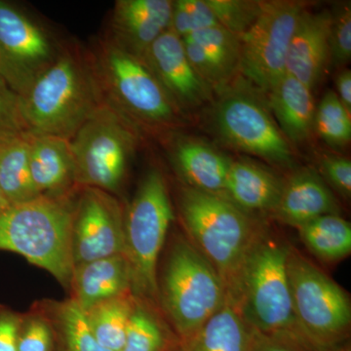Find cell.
<instances>
[{
	"label": "cell",
	"instance_id": "6da1fadb",
	"mask_svg": "<svg viewBox=\"0 0 351 351\" xmlns=\"http://www.w3.org/2000/svg\"><path fill=\"white\" fill-rule=\"evenodd\" d=\"M180 212L193 246L214 267L232 302L249 254L267 230L225 195L186 186Z\"/></svg>",
	"mask_w": 351,
	"mask_h": 351
},
{
	"label": "cell",
	"instance_id": "7a4b0ae2",
	"mask_svg": "<svg viewBox=\"0 0 351 351\" xmlns=\"http://www.w3.org/2000/svg\"><path fill=\"white\" fill-rule=\"evenodd\" d=\"M104 103L92 59L73 50L60 51L21 96L27 133L68 140Z\"/></svg>",
	"mask_w": 351,
	"mask_h": 351
},
{
	"label": "cell",
	"instance_id": "3957f363",
	"mask_svg": "<svg viewBox=\"0 0 351 351\" xmlns=\"http://www.w3.org/2000/svg\"><path fill=\"white\" fill-rule=\"evenodd\" d=\"M75 203L69 195H41L0 212V251L22 256L69 289L73 274Z\"/></svg>",
	"mask_w": 351,
	"mask_h": 351
},
{
	"label": "cell",
	"instance_id": "277c9868",
	"mask_svg": "<svg viewBox=\"0 0 351 351\" xmlns=\"http://www.w3.org/2000/svg\"><path fill=\"white\" fill-rule=\"evenodd\" d=\"M289 248L265 233L249 254L230 302L254 331L294 339L307 350L291 295Z\"/></svg>",
	"mask_w": 351,
	"mask_h": 351
},
{
	"label": "cell",
	"instance_id": "5b68a950",
	"mask_svg": "<svg viewBox=\"0 0 351 351\" xmlns=\"http://www.w3.org/2000/svg\"><path fill=\"white\" fill-rule=\"evenodd\" d=\"M158 301L180 341L200 329L228 302L214 267L191 242L173 245L158 283Z\"/></svg>",
	"mask_w": 351,
	"mask_h": 351
},
{
	"label": "cell",
	"instance_id": "8992f818",
	"mask_svg": "<svg viewBox=\"0 0 351 351\" xmlns=\"http://www.w3.org/2000/svg\"><path fill=\"white\" fill-rule=\"evenodd\" d=\"M172 204L162 173L147 172L124 215L125 253L131 269L132 294L158 306L157 263L173 221Z\"/></svg>",
	"mask_w": 351,
	"mask_h": 351
},
{
	"label": "cell",
	"instance_id": "52a82bcc",
	"mask_svg": "<svg viewBox=\"0 0 351 351\" xmlns=\"http://www.w3.org/2000/svg\"><path fill=\"white\" fill-rule=\"evenodd\" d=\"M104 101L127 119L167 125L176 117L175 103L144 60L112 38L99 44L91 58Z\"/></svg>",
	"mask_w": 351,
	"mask_h": 351
},
{
	"label": "cell",
	"instance_id": "ba28073f",
	"mask_svg": "<svg viewBox=\"0 0 351 351\" xmlns=\"http://www.w3.org/2000/svg\"><path fill=\"white\" fill-rule=\"evenodd\" d=\"M287 274L307 350L326 351L348 341L351 306L345 291L293 248H289Z\"/></svg>",
	"mask_w": 351,
	"mask_h": 351
},
{
	"label": "cell",
	"instance_id": "9c48e42d",
	"mask_svg": "<svg viewBox=\"0 0 351 351\" xmlns=\"http://www.w3.org/2000/svg\"><path fill=\"white\" fill-rule=\"evenodd\" d=\"M136 137L130 120L104 103L69 140L76 186L119 191Z\"/></svg>",
	"mask_w": 351,
	"mask_h": 351
},
{
	"label": "cell",
	"instance_id": "30bf717a",
	"mask_svg": "<svg viewBox=\"0 0 351 351\" xmlns=\"http://www.w3.org/2000/svg\"><path fill=\"white\" fill-rule=\"evenodd\" d=\"M304 10L301 2L265 1L257 21L240 36L239 69L263 91L286 75L289 45Z\"/></svg>",
	"mask_w": 351,
	"mask_h": 351
},
{
	"label": "cell",
	"instance_id": "8fae6325",
	"mask_svg": "<svg viewBox=\"0 0 351 351\" xmlns=\"http://www.w3.org/2000/svg\"><path fill=\"white\" fill-rule=\"evenodd\" d=\"M214 113L219 136L235 149L277 165L293 162L288 141L255 95L242 90L228 92Z\"/></svg>",
	"mask_w": 351,
	"mask_h": 351
},
{
	"label": "cell",
	"instance_id": "7c38bea8",
	"mask_svg": "<svg viewBox=\"0 0 351 351\" xmlns=\"http://www.w3.org/2000/svg\"><path fill=\"white\" fill-rule=\"evenodd\" d=\"M59 53L43 27L0 0V75L16 93L23 96Z\"/></svg>",
	"mask_w": 351,
	"mask_h": 351
},
{
	"label": "cell",
	"instance_id": "4fadbf2b",
	"mask_svg": "<svg viewBox=\"0 0 351 351\" xmlns=\"http://www.w3.org/2000/svg\"><path fill=\"white\" fill-rule=\"evenodd\" d=\"M75 203L71 252L80 265L125 253L124 214L112 193L82 188Z\"/></svg>",
	"mask_w": 351,
	"mask_h": 351
},
{
	"label": "cell",
	"instance_id": "5bb4252c",
	"mask_svg": "<svg viewBox=\"0 0 351 351\" xmlns=\"http://www.w3.org/2000/svg\"><path fill=\"white\" fill-rule=\"evenodd\" d=\"M144 61L175 105L195 107L209 99L210 87L191 66L182 39L171 29L152 44Z\"/></svg>",
	"mask_w": 351,
	"mask_h": 351
},
{
	"label": "cell",
	"instance_id": "9a60e30c",
	"mask_svg": "<svg viewBox=\"0 0 351 351\" xmlns=\"http://www.w3.org/2000/svg\"><path fill=\"white\" fill-rule=\"evenodd\" d=\"M332 13L304 10L289 45L286 73L313 89L330 64Z\"/></svg>",
	"mask_w": 351,
	"mask_h": 351
},
{
	"label": "cell",
	"instance_id": "2e32d148",
	"mask_svg": "<svg viewBox=\"0 0 351 351\" xmlns=\"http://www.w3.org/2000/svg\"><path fill=\"white\" fill-rule=\"evenodd\" d=\"M172 1L119 0L112 18V40L144 60L147 50L170 29Z\"/></svg>",
	"mask_w": 351,
	"mask_h": 351
},
{
	"label": "cell",
	"instance_id": "e0dca14e",
	"mask_svg": "<svg viewBox=\"0 0 351 351\" xmlns=\"http://www.w3.org/2000/svg\"><path fill=\"white\" fill-rule=\"evenodd\" d=\"M339 213L338 203L324 180L313 170H302L284 182L272 214L286 225L300 226L324 215Z\"/></svg>",
	"mask_w": 351,
	"mask_h": 351
},
{
	"label": "cell",
	"instance_id": "ac0fdd59",
	"mask_svg": "<svg viewBox=\"0 0 351 351\" xmlns=\"http://www.w3.org/2000/svg\"><path fill=\"white\" fill-rule=\"evenodd\" d=\"M131 269L126 256H112L75 265L69 287L71 300L83 311L106 300L132 293Z\"/></svg>",
	"mask_w": 351,
	"mask_h": 351
},
{
	"label": "cell",
	"instance_id": "d6986e66",
	"mask_svg": "<svg viewBox=\"0 0 351 351\" xmlns=\"http://www.w3.org/2000/svg\"><path fill=\"white\" fill-rule=\"evenodd\" d=\"M29 138V168L41 195H69L76 186L75 163L68 138L49 135Z\"/></svg>",
	"mask_w": 351,
	"mask_h": 351
},
{
	"label": "cell",
	"instance_id": "ffe728a7",
	"mask_svg": "<svg viewBox=\"0 0 351 351\" xmlns=\"http://www.w3.org/2000/svg\"><path fill=\"white\" fill-rule=\"evenodd\" d=\"M269 107L288 142L301 144L313 135L316 108L313 90L287 75L269 92Z\"/></svg>",
	"mask_w": 351,
	"mask_h": 351
},
{
	"label": "cell",
	"instance_id": "44dd1931",
	"mask_svg": "<svg viewBox=\"0 0 351 351\" xmlns=\"http://www.w3.org/2000/svg\"><path fill=\"white\" fill-rule=\"evenodd\" d=\"M283 184L274 173L257 163L232 161L223 195L247 213L272 212L280 198Z\"/></svg>",
	"mask_w": 351,
	"mask_h": 351
},
{
	"label": "cell",
	"instance_id": "7402d4cb",
	"mask_svg": "<svg viewBox=\"0 0 351 351\" xmlns=\"http://www.w3.org/2000/svg\"><path fill=\"white\" fill-rule=\"evenodd\" d=\"M178 169L191 188L206 193H225L232 161L211 145L195 138L179 141L174 149Z\"/></svg>",
	"mask_w": 351,
	"mask_h": 351
},
{
	"label": "cell",
	"instance_id": "603a6c76",
	"mask_svg": "<svg viewBox=\"0 0 351 351\" xmlns=\"http://www.w3.org/2000/svg\"><path fill=\"white\" fill-rule=\"evenodd\" d=\"M253 332L239 308L228 301L195 334L180 341L176 351H250Z\"/></svg>",
	"mask_w": 351,
	"mask_h": 351
},
{
	"label": "cell",
	"instance_id": "cb8c5ba5",
	"mask_svg": "<svg viewBox=\"0 0 351 351\" xmlns=\"http://www.w3.org/2000/svg\"><path fill=\"white\" fill-rule=\"evenodd\" d=\"M0 189L9 205L22 204L41 196L29 168V133L0 140Z\"/></svg>",
	"mask_w": 351,
	"mask_h": 351
},
{
	"label": "cell",
	"instance_id": "d4e9b609",
	"mask_svg": "<svg viewBox=\"0 0 351 351\" xmlns=\"http://www.w3.org/2000/svg\"><path fill=\"white\" fill-rule=\"evenodd\" d=\"M39 308L54 329L57 351H112L99 343L84 311L73 300L44 302Z\"/></svg>",
	"mask_w": 351,
	"mask_h": 351
},
{
	"label": "cell",
	"instance_id": "484cf974",
	"mask_svg": "<svg viewBox=\"0 0 351 351\" xmlns=\"http://www.w3.org/2000/svg\"><path fill=\"white\" fill-rule=\"evenodd\" d=\"M137 302L132 293L106 300L84 311L88 325L99 343L112 351H121L127 328Z\"/></svg>",
	"mask_w": 351,
	"mask_h": 351
},
{
	"label": "cell",
	"instance_id": "4316f807",
	"mask_svg": "<svg viewBox=\"0 0 351 351\" xmlns=\"http://www.w3.org/2000/svg\"><path fill=\"white\" fill-rule=\"evenodd\" d=\"M298 230L306 248L321 260L335 262L350 254V223L339 215L318 217Z\"/></svg>",
	"mask_w": 351,
	"mask_h": 351
},
{
	"label": "cell",
	"instance_id": "83f0119b",
	"mask_svg": "<svg viewBox=\"0 0 351 351\" xmlns=\"http://www.w3.org/2000/svg\"><path fill=\"white\" fill-rule=\"evenodd\" d=\"M180 339L158 317L154 307L137 299L121 351H176Z\"/></svg>",
	"mask_w": 351,
	"mask_h": 351
},
{
	"label": "cell",
	"instance_id": "f1b7e54d",
	"mask_svg": "<svg viewBox=\"0 0 351 351\" xmlns=\"http://www.w3.org/2000/svg\"><path fill=\"white\" fill-rule=\"evenodd\" d=\"M314 129L325 143L335 149L350 144L351 113L341 105L335 91L323 96L315 112Z\"/></svg>",
	"mask_w": 351,
	"mask_h": 351
},
{
	"label": "cell",
	"instance_id": "f546056e",
	"mask_svg": "<svg viewBox=\"0 0 351 351\" xmlns=\"http://www.w3.org/2000/svg\"><path fill=\"white\" fill-rule=\"evenodd\" d=\"M191 39L206 52L208 56L218 64L228 78L239 69L240 38L221 25H214L191 34Z\"/></svg>",
	"mask_w": 351,
	"mask_h": 351
},
{
	"label": "cell",
	"instance_id": "4dcf8cb0",
	"mask_svg": "<svg viewBox=\"0 0 351 351\" xmlns=\"http://www.w3.org/2000/svg\"><path fill=\"white\" fill-rule=\"evenodd\" d=\"M219 25L241 36L257 21L265 1L254 0H206Z\"/></svg>",
	"mask_w": 351,
	"mask_h": 351
},
{
	"label": "cell",
	"instance_id": "1f68e13d",
	"mask_svg": "<svg viewBox=\"0 0 351 351\" xmlns=\"http://www.w3.org/2000/svg\"><path fill=\"white\" fill-rule=\"evenodd\" d=\"M213 11L206 0H177L172 1L171 31L181 38L218 25Z\"/></svg>",
	"mask_w": 351,
	"mask_h": 351
},
{
	"label": "cell",
	"instance_id": "d6a6232c",
	"mask_svg": "<svg viewBox=\"0 0 351 351\" xmlns=\"http://www.w3.org/2000/svg\"><path fill=\"white\" fill-rule=\"evenodd\" d=\"M17 351H57L54 329L40 308L23 315Z\"/></svg>",
	"mask_w": 351,
	"mask_h": 351
},
{
	"label": "cell",
	"instance_id": "836d02e7",
	"mask_svg": "<svg viewBox=\"0 0 351 351\" xmlns=\"http://www.w3.org/2000/svg\"><path fill=\"white\" fill-rule=\"evenodd\" d=\"M330 64L341 66L351 58V8L346 4L332 14L329 38Z\"/></svg>",
	"mask_w": 351,
	"mask_h": 351
},
{
	"label": "cell",
	"instance_id": "e575fe53",
	"mask_svg": "<svg viewBox=\"0 0 351 351\" xmlns=\"http://www.w3.org/2000/svg\"><path fill=\"white\" fill-rule=\"evenodd\" d=\"M25 133L27 130L23 119L21 97L0 75V140Z\"/></svg>",
	"mask_w": 351,
	"mask_h": 351
},
{
	"label": "cell",
	"instance_id": "d590c367",
	"mask_svg": "<svg viewBox=\"0 0 351 351\" xmlns=\"http://www.w3.org/2000/svg\"><path fill=\"white\" fill-rule=\"evenodd\" d=\"M184 41V50L191 66L195 69L196 73L199 75L208 86H223L228 80V76L219 69L218 64L215 63L202 48L189 38H182Z\"/></svg>",
	"mask_w": 351,
	"mask_h": 351
},
{
	"label": "cell",
	"instance_id": "8d00e7d4",
	"mask_svg": "<svg viewBox=\"0 0 351 351\" xmlns=\"http://www.w3.org/2000/svg\"><path fill=\"white\" fill-rule=\"evenodd\" d=\"M322 174L341 195L350 197L351 162L350 159L341 156L323 157L320 162Z\"/></svg>",
	"mask_w": 351,
	"mask_h": 351
},
{
	"label": "cell",
	"instance_id": "74e56055",
	"mask_svg": "<svg viewBox=\"0 0 351 351\" xmlns=\"http://www.w3.org/2000/svg\"><path fill=\"white\" fill-rule=\"evenodd\" d=\"M24 314L0 304V351H17Z\"/></svg>",
	"mask_w": 351,
	"mask_h": 351
},
{
	"label": "cell",
	"instance_id": "f35d334b",
	"mask_svg": "<svg viewBox=\"0 0 351 351\" xmlns=\"http://www.w3.org/2000/svg\"><path fill=\"white\" fill-rule=\"evenodd\" d=\"M250 351L307 350L294 339L286 338V337L267 336V335L254 331Z\"/></svg>",
	"mask_w": 351,
	"mask_h": 351
},
{
	"label": "cell",
	"instance_id": "ab89813d",
	"mask_svg": "<svg viewBox=\"0 0 351 351\" xmlns=\"http://www.w3.org/2000/svg\"><path fill=\"white\" fill-rule=\"evenodd\" d=\"M337 97L341 105L348 112L351 113V71L345 69L337 75L336 78Z\"/></svg>",
	"mask_w": 351,
	"mask_h": 351
},
{
	"label": "cell",
	"instance_id": "60d3db41",
	"mask_svg": "<svg viewBox=\"0 0 351 351\" xmlns=\"http://www.w3.org/2000/svg\"><path fill=\"white\" fill-rule=\"evenodd\" d=\"M326 351H351L350 343L348 341L341 343V345L334 346Z\"/></svg>",
	"mask_w": 351,
	"mask_h": 351
},
{
	"label": "cell",
	"instance_id": "b9f144b4",
	"mask_svg": "<svg viewBox=\"0 0 351 351\" xmlns=\"http://www.w3.org/2000/svg\"><path fill=\"white\" fill-rule=\"evenodd\" d=\"M9 206H10V205L7 202L6 198L4 197L1 189H0V212L3 211L4 209H6V208Z\"/></svg>",
	"mask_w": 351,
	"mask_h": 351
}]
</instances>
